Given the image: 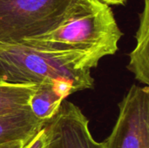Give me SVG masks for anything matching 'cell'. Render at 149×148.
Masks as SVG:
<instances>
[{
    "label": "cell",
    "instance_id": "6da1fadb",
    "mask_svg": "<svg viewBox=\"0 0 149 148\" xmlns=\"http://www.w3.org/2000/svg\"><path fill=\"white\" fill-rule=\"evenodd\" d=\"M100 60L86 51H47L24 42L0 43V80L16 84L58 81L76 92L93 88L91 69Z\"/></svg>",
    "mask_w": 149,
    "mask_h": 148
},
{
    "label": "cell",
    "instance_id": "7a4b0ae2",
    "mask_svg": "<svg viewBox=\"0 0 149 148\" xmlns=\"http://www.w3.org/2000/svg\"><path fill=\"white\" fill-rule=\"evenodd\" d=\"M122 35L107 3L100 0H72L54 26L21 42L47 51H86L101 59L116 53Z\"/></svg>",
    "mask_w": 149,
    "mask_h": 148
},
{
    "label": "cell",
    "instance_id": "3957f363",
    "mask_svg": "<svg viewBox=\"0 0 149 148\" xmlns=\"http://www.w3.org/2000/svg\"><path fill=\"white\" fill-rule=\"evenodd\" d=\"M72 0H0V43H17L54 26Z\"/></svg>",
    "mask_w": 149,
    "mask_h": 148
},
{
    "label": "cell",
    "instance_id": "277c9868",
    "mask_svg": "<svg viewBox=\"0 0 149 148\" xmlns=\"http://www.w3.org/2000/svg\"><path fill=\"white\" fill-rule=\"evenodd\" d=\"M104 148H149V87L134 85L119 103L116 124Z\"/></svg>",
    "mask_w": 149,
    "mask_h": 148
},
{
    "label": "cell",
    "instance_id": "5b68a950",
    "mask_svg": "<svg viewBox=\"0 0 149 148\" xmlns=\"http://www.w3.org/2000/svg\"><path fill=\"white\" fill-rule=\"evenodd\" d=\"M45 126L47 148H104L103 142L93 139L89 121L79 107L65 99Z\"/></svg>",
    "mask_w": 149,
    "mask_h": 148
},
{
    "label": "cell",
    "instance_id": "8992f818",
    "mask_svg": "<svg viewBox=\"0 0 149 148\" xmlns=\"http://www.w3.org/2000/svg\"><path fill=\"white\" fill-rule=\"evenodd\" d=\"M72 93H74L72 88L63 82L37 84L30 99L29 107L36 118L46 122L58 112L63 100Z\"/></svg>",
    "mask_w": 149,
    "mask_h": 148
},
{
    "label": "cell",
    "instance_id": "52a82bcc",
    "mask_svg": "<svg viewBox=\"0 0 149 148\" xmlns=\"http://www.w3.org/2000/svg\"><path fill=\"white\" fill-rule=\"evenodd\" d=\"M45 121L38 120L30 107L0 115V144L15 141H30L45 126Z\"/></svg>",
    "mask_w": 149,
    "mask_h": 148
},
{
    "label": "cell",
    "instance_id": "ba28073f",
    "mask_svg": "<svg viewBox=\"0 0 149 148\" xmlns=\"http://www.w3.org/2000/svg\"><path fill=\"white\" fill-rule=\"evenodd\" d=\"M140 24L136 32V46L129 54L127 69L140 83L149 85V0H143L139 15Z\"/></svg>",
    "mask_w": 149,
    "mask_h": 148
},
{
    "label": "cell",
    "instance_id": "9c48e42d",
    "mask_svg": "<svg viewBox=\"0 0 149 148\" xmlns=\"http://www.w3.org/2000/svg\"><path fill=\"white\" fill-rule=\"evenodd\" d=\"M37 84H16L0 80V115L29 107Z\"/></svg>",
    "mask_w": 149,
    "mask_h": 148
},
{
    "label": "cell",
    "instance_id": "30bf717a",
    "mask_svg": "<svg viewBox=\"0 0 149 148\" xmlns=\"http://www.w3.org/2000/svg\"><path fill=\"white\" fill-rule=\"evenodd\" d=\"M24 148H47V132L44 126Z\"/></svg>",
    "mask_w": 149,
    "mask_h": 148
},
{
    "label": "cell",
    "instance_id": "8fae6325",
    "mask_svg": "<svg viewBox=\"0 0 149 148\" xmlns=\"http://www.w3.org/2000/svg\"><path fill=\"white\" fill-rule=\"evenodd\" d=\"M28 143L29 141L25 140H15L0 144V148H24Z\"/></svg>",
    "mask_w": 149,
    "mask_h": 148
},
{
    "label": "cell",
    "instance_id": "7c38bea8",
    "mask_svg": "<svg viewBox=\"0 0 149 148\" xmlns=\"http://www.w3.org/2000/svg\"><path fill=\"white\" fill-rule=\"evenodd\" d=\"M106 3H107L108 5L110 4H123L127 2V0H100Z\"/></svg>",
    "mask_w": 149,
    "mask_h": 148
}]
</instances>
